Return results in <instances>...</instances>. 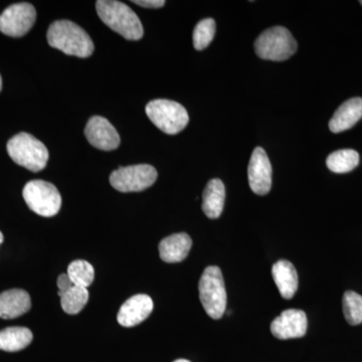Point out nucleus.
<instances>
[{
	"label": "nucleus",
	"instance_id": "15",
	"mask_svg": "<svg viewBox=\"0 0 362 362\" xmlns=\"http://www.w3.org/2000/svg\"><path fill=\"white\" fill-rule=\"evenodd\" d=\"M192 247V240L187 233H175L161 240L159 254L165 263H180L187 259Z\"/></svg>",
	"mask_w": 362,
	"mask_h": 362
},
{
	"label": "nucleus",
	"instance_id": "27",
	"mask_svg": "<svg viewBox=\"0 0 362 362\" xmlns=\"http://www.w3.org/2000/svg\"><path fill=\"white\" fill-rule=\"evenodd\" d=\"M2 242H4V235H2V233L0 232V245L2 244Z\"/></svg>",
	"mask_w": 362,
	"mask_h": 362
},
{
	"label": "nucleus",
	"instance_id": "18",
	"mask_svg": "<svg viewBox=\"0 0 362 362\" xmlns=\"http://www.w3.org/2000/svg\"><path fill=\"white\" fill-rule=\"evenodd\" d=\"M226 201V188L223 181L214 178L207 182L202 194V211L207 218L214 220L221 216Z\"/></svg>",
	"mask_w": 362,
	"mask_h": 362
},
{
	"label": "nucleus",
	"instance_id": "10",
	"mask_svg": "<svg viewBox=\"0 0 362 362\" xmlns=\"http://www.w3.org/2000/svg\"><path fill=\"white\" fill-rule=\"evenodd\" d=\"M272 173L270 159L265 150L257 147L252 151L247 168V177L252 192L258 195L268 194L272 187Z\"/></svg>",
	"mask_w": 362,
	"mask_h": 362
},
{
	"label": "nucleus",
	"instance_id": "22",
	"mask_svg": "<svg viewBox=\"0 0 362 362\" xmlns=\"http://www.w3.org/2000/svg\"><path fill=\"white\" fill-rule=\"evenodd\" d=\"M66 274L71 278L74 285L87 288V289L92 284L95 277V271L93 266L88 262L82 261V259L71 262L68 267V273Z\"/></svg>",
	"mask_w": 362,
	"mask_h": 362
},
{
	"label": "nucleus",
	"instance_id": "28",
	"mask_svg": "<svg viewBox=\"0 0 362 362\" xmlns=\"http://www.w3.org/2000/svg\"><path fill=\"white\" fill-rule=\"evenodd\" d=\"M173 362H190L189 361H187V359H177V361Z\"/></svg>",
	"mask_w": 362,
	"mask_h": 362
},
{
	"label": "nucleus",
	"instance_id": "1",
	"mask_svg": "<svg viewBox=\"0 0 362 362\" xmlns=\"http://www.w3.org/2000/svg\"><path fill=\"white\" fill-rule=\"evenodd\" d=\"M51 47L69 56L88 58L94 52V42L81 26L71 21H57L47 30Z\"/></svg>",
	"mask_w": 362,
	"mask_h": 362
},
{
	"label": "nucleus",
	"instance_id": "2",
	"mask_svg": "<svg viewBox=\"0 0 362 362\" xmlns=\"http://www.w3.org/2000/svg\"><path fill=\"white\" fill-rule=\"evenodd\" d=\"M96 8L105 25L126 40H138L143 37L141 21L127 4L116 0H99Z\"/></svg>",
	"mask_w": 362,
	"mask_h": 362
},
{
	"label": "nucleus",
	"instance_id": "29",
	"mask_svg": "<svg viewBox=\"0 0 362 362\" xmlns=\"http://www.w3.org/2000/svg\"><path fill=\"white\" fill-rule=\"evenodd\" d=\"M2 89V80H1V76H0V90Z\"/></svg>",
	"mask_w": 362,
	"mask_h": 362
},
{
	"label": "nucleus",
	"instance_id": "14",
	"mask_svg": "<svg viewBox=\"0 0 362 362\" xmlns=\"http://www.w3.org/2000/svg\"><path fill=\"white\" fill-rule=\"evenodd\" d=\"M361 118L362 98H352L335 112L329 122V129L332 133H341L354 127Z\"/></svg>",
	"mask_w": 362,
	"mask_h": 362
},
{
	"label": "nucleus",
	"instance_id": "3",
	"mask_svg": "<svg viewBox=\"0 0 362 362\" xmlns=\"http://www.w3.org/2000/svg\"><path fill=\"white\" fill-rule=\"evenodd\" d=\"M7 153L16 164L33 173H39L47 166L49 151L44 143L28 133L21 132L7 142Z\"/></svg>",
	"mask_w": 362,
	"mask_h": 362
},
{
	"label": "nucleus",
	"instance_id": "30",
	"mask_svg": "<svg viewBox=\"0 0 362 362\" xmlns=\"http://www.w3.org/2000/svg\"><path fill=\"white\" fill-rule=\"evenodd\" d=\"M361 6H362V0H361Z\"/></svg>",
	"mask_w": 362,
	"mask_h": 362
},
{
	"label": "nucleus",
	"instance_id": "13",
	"mask_svg": "<svg viewBox=\"0 0 362 362\" xmlns=\"http://www.w3.org/2000/svg\"><path fill=\"white\" fill-rule=\"evenodd\" d=\"M153 307V301L148 295H135L121 306L117 320L123 327H133L148 318Z\"/></svg>",
	"mask_w": 362,
	"mask_h": 362
},
{
	"label": "nucleus",
	"instance_id": "9",
	"mask_svg": "<svg viewBox=\"0 0 362 362\" xmlns=\"http://www.w3.org/2000/svg\"><path fill=\"white\" fill-rule=\"evenodd\" d=\"M37 11L30 4L21 2L7 7L0 14V32L8 37H23L35 25Z\"/></svg>",
	"mask_w": 362,
	"mask_h": 362
},
{
	"label": "nucleus",
	"instance_id": "16",
	"mask_svg": "<svg viewBox=\"0 0 362 362\" xmlns=\"http://www.w3.org/2000/svg\"><path fill=\"white\" fill-rule=\"evenodd\" d=\"M32 307L30 295L25 290L11 289L0 294V318H18Z\"/></svg>",
	"mask_w": 362,
	"mask_h": 362
},
{
	"label": "nucleus",
	"instance_id": "23",
	"mask_svg": "<svg viewBox=\"0 0 362 362\" xmlns=\"http://www.w3.org/2000/svg\"><path fill=\"white\" fill-rule=\"evenodd\" d=\"M343 313L350 325L362 323V296L356 292L347 291L343 295Z\"/></svg>",
	"mask_w": 362,
	"mask_h": 362
},
{
	"label": "nucleus",
	"instance_id": "5",
	"mask_svg": "<svg viewBox=\"0 0 362 362\" xmlns=\"http://www.w3.org/2000/svg\"><path fill=\"white\" fill-rule=\"evenodd\" d=\"M199 299L207 315L211 318L221 319L226 308L225 281L221 269L209 266L202 274L199 284Z\"/></svg>",
	"mask_w": 362,
	"mask_h": 362
},
{
	"label": "nucleus",
	"instance_id": "17",
	"mask_svg": "<svg viewBox=\"0 0 362 362\" xmlns=\"http://www.w3.org/2000/svg\"><path fill=\"white\" fill-rule=\"evenodd\" d=\"M274 281L281 296L285 299H292L298 290V274L291 262L280 259L272 268Z\"/></svg>",
	"mask_w": 362,
	"mask_h": 362
},
{
	"label": "nucleus",
	"instance_id": "4",
	"mask_svg": "<svg viewBox=\"0 0 362 362\" xmlns=\"http://www.w3.org/2000/svg\"><path fill=\"white\" fill-rule=\"evenodd\" d=\"M297 49L296 40L284 26L268 28L255 42L257 56L267 61H286L297 52Z\"/></svg>",
	"mask_w": 362,
	"mask_h": 362
},
{
	"label": "nucleus",
	"instance_id": "11",
	"mask_svg": "<svg viewBox=\"0 0 362 362\" xmlns=\"http://www.w3.org/2000/svg\"><path fill=\"white\" fill-rule=\"evenodd\" d=\"M85 135L90 145L100 150L111 151L120 145V136L106 118L94 116L88 121Z\"/></svg>",
	"mask_w": 362,
	"mask_h": 362
},
{
	"label": "nucleus",
	"instance_id": "20",
	"mask_svg": "<svg viewBox=\"0 0 362 362\" xmlns=\"http://www.w3.org/2000/svg\"><path fill=\"white\" fill-rule=\"evenodd\" d=\"M359 154L354 149H342L333 152L326 159L328 169L334 173H347L357 168Z\"/></svg>",
	"mask_w": 362,
	"mask_h": 362
},
{
	"label": "nucleus",
	"instance_id": "6",
	"mask_svg": "<svg viewBox=\"0 0 362 362\" xmlns=\"http://www.w3.org/2000/svg\"><path fill=\"white\" fill-rule=\"evenodd\" d=\"M147 116L162 132L175 135L187 127L189 117L187 109L177 102L157 99L147 104Z\"/></svg>",
	"mask_w": 362,
	"mask_h": 362
},
{
	"label": "nucleus",
	"instance_id": "21",
	"mask_svg": "<svg viewBox=\"0 0 362 362\" xmlns=\"http://www.w3.org/2000/svg\"><path fill=\"white\" fill-rule=\"evenodd\" d=\"M61 306L66 314L76 315L83 310L89 300V292L87 288L74 285L70 290L62 294Z\"/></svg>",
	"mask_w": 362,
	"mask_h": 362
},
{
	"label": "nucleus",
	"instance_id": "12",
	"mask_svg": "<svg viewBox=\"0 0 362 362\" xmlns=\"http://www.w3.org/2000/svg\"><path fill=\"white\" fill-rule=\"evenodd\" d=\"M307 316L304 311L288 309L274 319L271 324V332L281 340L303 337L307 332Z\"/></svg>",
	"mask_w": 362,
	"mask_h": 362
},
{
	"label": "nucleus",
	"instance_id": "26",
	"mask_svg": "<svg viewBox=\"0 0 362 362\" xmlns=\"http://www.w3.org/2000/svg\"><path fill=\"white\" fill-rule=\"evenodd\" d=\"M132 2L137 6L146 7V8H160L165 4L164 0H137V1L134 0Z\"/></svg>",
	"mask_w": 362,
	"mask_h": 362
},
{
	"label": "nucleus",
	"instance_id": "19",
	"mask_svg": "<svg viewBox=\"0 0 362 362\" xmlns=\"http://www.w3.org/2000/svg\"><path fill=\"white\" fill-rule=\"evenodd\" d=\"M33 332L25 327H9L0 331V350L16 352L25 349L33 341Z\"/></svg>",
	"mask_w": 362,
	"mask_h": 362
},
{
	"label": "nucleus",
	"instance_id": "24",
	"mask_svg": "<svg viewBox=\"0 0 362 362\" xmlns=\"http://www.w3.org/2000/svg\"><path fill=\"white\" fill-rule=\"evenodd\" d=\"M216 30V21L213 18H206V20L199 21L195 26L194 35H192L194 49L197 51L206 49L213 42Z\"/></svg>",
	"mask_w": 362,
	"mask_h": 362
},
{
	"label": "nucleus",
	"instance_id": "25",
	"mask_svg": "<svg viewBox=\"0 0 362 362\" xmlns=\"http://www.w3.org/2000/svg\"><path fill=\"white\" fill-rule=\"evenodd\" d=\"M57 284H58L59 287V296H61L62 294L70 290L74 286V283L71 282V278L69 277L68 274H62V275H59L58 281H57Z\"/></svg>",
	"mask_w": 362,
	"mask_h": 362
},
{
	"label": "nucleus",
	"instance_id": "7",
	"mask_svg": "<svg viewBox=\"0 0 362 362\" xmlns=\"http://www.w3.org/2000/svg\"><path fill=\"white\" fill-rule=\"evenodd\" d=\"M23 199L33 213L51 218L61 209L62 197L58 188L45 180H32L23 190Z\"/></svg>",
	"mask_w": 362,
	"mask_h": 362
},
{
	"label": "nucleus",
	"instance_id": "8",
	"mask_svg": "<svg viewBox=\"0 0 362 362\" xmlns=\"http://www.w3.org/2000/svg\"><path fill=\"white\" fill-rule=\"evenodd\" d=\"M157 171L149 164H138L116 169L111 173L112 187L120 192H139L156 183Z\"/></svg>",
	"mask_w": 362,
	"mask_h": 362
}]
</instances>
